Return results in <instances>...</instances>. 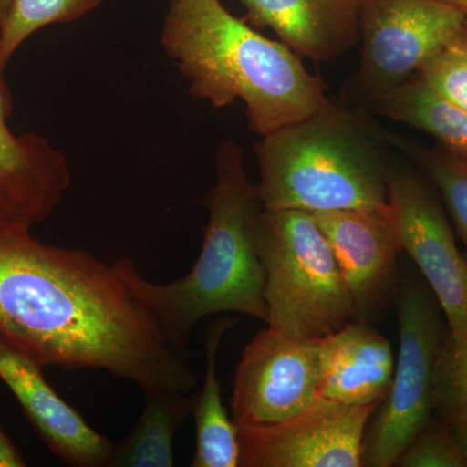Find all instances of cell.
<instances>
[{
    "label": "cell",
    "instance_id": "cell-1",
    "mask_svg": "<svg viewBox=\"0 0 467 467\" xmlns=\"http://www.w3.org/2000/svg\"><path fill=\"white\" fill-rule=\"evenodd\" d=\"M0 340L42 368L109 371L142 392L198 387L113 265L32 227L0 223Z\"/></svg>",
    "mask_w": 467,
    "mask_h": 467
},
{
    "label": "cell",
    "instance_id": "cell-2",
    "mask_svg": "<svg viewBox=\"0 0 467 467\" xmlns=\"http://www.w3.org/2000/svg\"><path fill=\"white\" fill-rule=\"evenodd\" d=\"M204 204L209 217L201 254L182 278L156 284L129 257L113 264L165 340L186 358L193 328L204 318L238 313L267 324L259 251L263 202L245 173L244 153L232 140L218 146L216 180Z\"/></svg>",
    "mask_w": 467,
    "mask_h": 467
},
{
    "label": "cell",
    "instance_id": "cell-3",
    "mask_svg": "<svg viewBox=\"0 0 467 467\" xmlns=\"http://www.w3.org/2000/svg\"><path fill=\"white\" fill-rule=\"evenodd\" d=\"M160 42L193 97L214 109L242 100L260 138L330 106L321 79L294 51L261 36L220 0H171Z\"/></svg>",
    "mask_w": 467,
    "mask_h": 467
},
{
    "label": "cell",
    "instance_id": "cell-4",
    "mask_svg": "<svg viewBox=\"0 0 467 467\" xmlns=\"http://www.w3.org/2000/svg\"><path fill=\"white\" fill-rule=\"evenodd\" d=\"M256 155L264 208L315 213L389 204V169L352 119L331 104L261 137Z\"/></svg>",
    "mask_w": 467,
    "mask_h": 467
},
{
    "label": "cell",
    "instance_id": "cell-5",
    "mask_svg": "<svg viewBox=\"0 0 467 467\" xmlns=\"http://www.w3.org/2000/svg\"><path fill=\"white\" fill-rule=\"evenodd\" d=\"M259 251L269 327L295 339H322L359 319L334 252L310 212L264 208Z\"/></svg>",
    "mask_w": 467,
    "mask_h": 467
},
{
    "label": "cell",
    "instance_id": "cell-6",
    "mask_svg": "<svg viewBox=\"0 0 467 467\" xmlns=\"http://www.w3.org/2000/svg\"><path fill=\"white\" fill-rule=\"evenodd\" d=\"M400 346L391 389L364 438V466L391 467L434 417L436 365L447 325L429 285L404 282L398 296Z\"/></svg>",
    "mask_w": 467,
    "mask_h": 467
},
{
    "label": "cell",
    "instance_id": "cell-7",
    "mask_svg": "<svg viewBox=\"0 0 467 467\" xmlns=\"http://www.w3.org/2000/svg\"><path fill=\"white\" fill-rule=\"evenodd\" d=\"M466 23L467 15L445 0H359V88L379 99L418 75Z\"/></svg>",
    "mask_w": 467,
    "mask_h": 467
},
{
    "label": "cell",
    "instance_id": "cell-8",
    "mask_svg": "<svg viewBox=\"0 0 467 467\" xmlns=\"http://www.w3.org/2000/svg\"><path fill=\"white\" fill-rule=\"evenodd\" d=\"M387 214L400 250L413 260L438 300L454 342H467V260L441 202L420 178L387 171Z\"/></svg>",
    "mask_w": 467,
    "mask_h": 467
},
{
    "label": "cell",
    "instance_id": "cell-9",
    "mask_svg": "<svg viewBox=\"0 0 467 467\" xmlns=\"http://www.w3.org/2000/svg\"><path fill=\"white\" fill-rule=\"evenodd\" d=\"M319 340L295 339L269 326L254 335L234 378L236 426L276 425L317 400Z\"/></svg>",
    "mask_w": 467,
    "mask_h": 467
},
{
    "label": "cell",
    "instance_id": "cell-10",
    "mask_svg": "<svg viewBox=\"0 0 467 467\" xmlns=\"http://www.w3.org/2000/svg\"><path fill=\"white\" fill-rule=\"evenodd\" d=\"M379 405L352 407L318 398L297 416L238 427L241 467H361L367 427Z\"/></svg>",
    "mask_w": 467,
    "mask_h": 467
},
{
    "label": "cell",
    "instance_id": "cell-11",
    "mask_svg": "<svg viewBox=\"0 0 467 467\" xmlns=\"http://www.w3.org/2000/svg\"><path fill=\"white\" fill-rule=\"evenodd\" d=\"M11 95L0 85V223L33 227L52 216L72 184L66 156L47 138L15 134Z\"/></svg>",
    "mask_w": 467,
    "mask_h": 467
},
{
    "label": "cell",
    "instance_id": "cell-12",
    "mask_svg": "<svg viewBox=\"0 0 467 467\" xmlns=\"http://www.w3.org/2000/svg\"><path fill=\"white\" fill-rule=\"evenodd\" d=\"M0 379L14 393L43 444L75 467L109 466L115 442L92 429L46 380L43 368L0 340Z\"/></svg>",
    "mask_w": 467,
    "mask_h": 467
},
{
    "label": "cell",
    "instance_id": "cell-13",
    "mask_svg": "<svg viewBox=\"0 0 467 467\" xmlns=\"http://www.w3.org/2000/svg\"><path fill=\"white\" fill-rule=\"evenodd\" d=\"M342 273L358 318L383 296L400 245L386 209H337L312 213Z\"/></svg>",
    "mask_w": 467,
    "mask_h": 467
},
{
    "label": "cell",
    "instance_id": "cell-14",
    "mask_svg": "<svg viewBox=\"0 0 467 467\" xmlns=\"http://www.w3.org/2000/svg\"><path fill=\"white\" fill-rule=\"evenodd\" d=\"M391 344L364 319L319 340L318 398L352 407L379 405L391 389Z\"/></svg>",
    "mask_w": 467,
    "mask_h": 467
},
{
    "label": "cell",
    "instance_id": "cell-15",
    "mask_svg": "<svg viewBox=\"0 0 467 467\" xmlns=\"http://www.w3.org/2000/svg\"><path fill=\"white\" fill-rule=\"evenodd\" d=\"M245 21L265 26L297 57L331 60L359 36V0H239Z\"/></svg>",
    "mask_w": 467,
    "mask_h": 467
},
{
    "label": "cell",
    "instance_id": "cell-16",
    "mask_svg": "<svg viewBox=\"0 0 467 467\" xmlns=\"http://www.w3.org/2000/svg\"><path fill=\"white\" fill-rule=\"evenodd\" d=\"M236 318L221 315L208 326L205 337V376L201 391H193L192 414L195 420L196 448L192 467H238L241 459L238 427L229 417L221 395L217 358L223 337Z\"/></svg>",
    "mask_w": 467,
    "mask_h": 467
},
{
    "label": "cell",
    "instance_id": "cell-17",
    "mask_svg": "<svg viewBox=\"0 0 467 467\" xmlns=\"http://www.w3.org/2000/svg\"><path fill=\"white\" fill-rule=\"evenodd\" d=\"M193 391L143 392V411L130 432L113 447L109 466H174V438L192 416Z\"/></svg>",
    "mask_w": 467,
    "mask_h": 467
},
{
    "label": "cell",
    "instance_id": "cell-18",
    "mask_svg": "<svg viewBox=\"0 0 467 467\" xmlns=\"http://www.w3.org/2000/svg\"><path fill=\"white\" fill-rule=\"evenodd\" d=\"M384 115L432 135L445 149L467 160V112L445 100L420 76L377 99Z\"/></svg>",
    "mask_w": 467,
    "mask_h": 467
},
{
    "label": "cell",
    "instance_id": "cell-19",
    "mask_svg": "<svg viewBox=\"0 0 467 467\" xmlns=\"http://www.w3.org/2000/svg\"><path fill=\"white\" fill-rule=\"evenodd\" d=\"M103 0H14L0 26V85H5L9 61L27 38L54 24H67L90 14Z\"/></svg>",
    "mask_w": 467,
    "mask_h": 467
},
{
    "label": "cell",
    "instance_id": "cell-20",
    "mask_svg": "<svg viewBox=\"0 0 467 467\" xmlns=\"http://www.w3.org/2000/svg\"><path fill=\"white\" fill-rule=\"evenodd\" d=\"M434 416L451 430L467 457V342L442 339L436 365Z\"/></svg>",
    "mask_w": 467,
    "mask_h": 467
},
{
    "label": "cell",
    "instance_id": "cell-21",
    "mask_svg": "<svg viewBox=\"0 0 467 467\" xmlns=\"http://www.w3.org/2000/svg\"><path fill=\"white\" fill-rule=\"evenodd\" d=\"M418 76L445 100L467 112V30L430 58Z\"/></svg>",
    "mask_w": 467,
    "mask_h": 467
},
{
    "label": "cell",
    "instance_id": "cell-22",
    "mask_svg": "<svg viewBox=\"0 0 467 467\" xmlns=\"http://www.w3.org/2000/svg\"><path fill=\"white\" fill-rule=\"evenodd\" d=\"M423 164L441 192L467 251V160L445 150L429 153Z\"/></svg>",
    "mask_w": 467,
    "mask_h": 467
},
{
    "label": "cell",
    "instance_id": "cell-23",
    "mask_svg": "<svg viewBox=\"0 0 467 467\" xmlns=\"http://www.w3.org/2000/svg\"><path fill=\"white\" fill-rule=\"evenodd\" d=\"M396 466L467 467V457L451 430L434 416L402 451Z\"/></svg>",
    "mask_w": 467,
    "mask_h": 467
},
{
    "label": "cell",
    "instance_id": "cell-24",
    "mask_svg": "<svg viewBox=\"0 0 467 467\" xmlns=\"http://www.w3.org/2000/svg\"><path fill=\"white\" fill-rule=\"evenodd\" d=\"M26 466L21 451L16 444L5 434L3 427L0 426V467H23Z\"/></svg>",
    "mask_w": 467,
    "mask_h": 467
},
{
    "label": "cell",
    "instance_id": "cell-25",
    "mask_svg": "<svg viewBox=\"0 0 467 467\" xmlns=\"http://www.w3.org/2000/svg\"><path fill=\"white\" fill-rule=\"evenodd\" d=\"M14 0H0V26L7 20Z\"/></svg>",
    "mask_w": 467,
    "mask_h": 467
},
{
    "label": "cell",
    "instance_id": "cell-26",
    "mask_svg": "<svg viewBox=\"0 0 467 467\" xmlns=\"http://www.w3.org/2000/svg\"><path fill=\"white\" fill-rule=\"evenodd\" d=\"M445 2L450 3V5H454V7L467 15V0H445Z\"/></svg>",
    "mask_w": 467,
    "mask_h": 467
},
{
    "label": "cell",
    "instance_id": "cell-27",
    "mask_svg": "<svg viewBox=\"0 0 467 467\" xmlns=\"http://www.w3.org/2000/svg\"><path fill=\"white\" fill-rule=\"evenodd\" d=\"M466 30H467V23H466Z\"/></svg>",
    "mask_w": 467,
    "mask_h": 467
}]
</instances>
